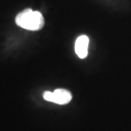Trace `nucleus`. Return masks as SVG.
I'll use <instances>...</instances> for the list:
<instances>
[{
  "label": "nucleus",
  "instance_id": "nucleus-2",
  "mask_svg": "<svg viewBox=\"0 0 131 131\" xmlns=\"http://www.w3.org/2000/svg\"><path fill=\"white\" fill-rule=\"evenodd\" d=\"M43 98L47 101L56 103V104L58 105H65L71 101L72 94L67 90L58 89V90H55L53 92H44Z\"/></svg>",
  "mask_w": 131,
  "mask_h": 131
},
{
  "label": "nucleus",
  "instance_id": "nucleus-1",
  "mask_svg": "<svg viewBox=\"0 0 131 131\" xmlns=\"http://www.w3.org/2000/svg\"><path fill=\"white\" fill-rule=\"evenodd\" d=\"M15 23L19 27L29 31H39L44 27L43 15L39 11L26 9L15 17Z\"/></svg>",
  "mask_w": 131,
  "mask_h": 131
},
{
  "label": "nucleus",
  "instance_id": "nucleus-3",
  "mask_svg": "<svg viewBox=\"0 0 131 131\" xmlns=\"http://www.w3.org/2000/svg\"><path fill=\"white\" fill-rule=\"evenodd\" d=\"M89 38L85 35H81L75 41V53L80 59H85L88 55Z\"/></svg>",
  "mask_w": 131,
  "mask_h": 131
}]
</instances>
